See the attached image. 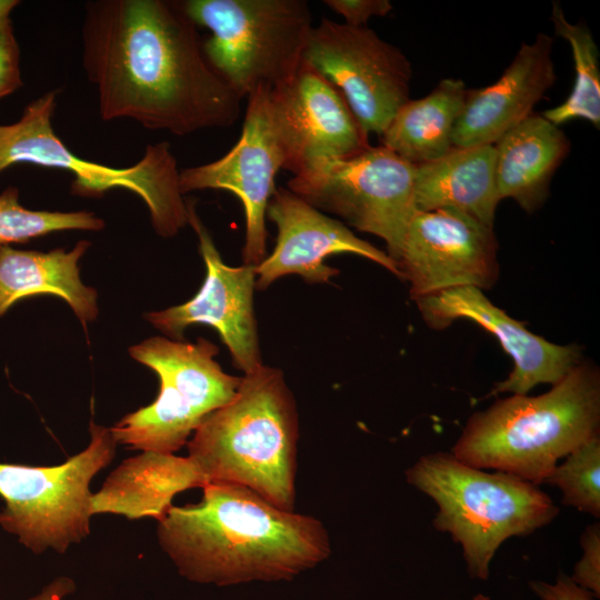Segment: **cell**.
I'll return each instance as SVG.
<instances>
[{"label": "cell", "mask_w": 600, "mask_h": 600, "mask_svg": "<svg viewBox=\"0 0 600 600\" xmlns=\"http://www.w3.org/2000/svg\"><path fill=\"white\" fill-rule=\"evenodd\" d=\"M81 34L102 120L177 136L238 120L242 99L209 64L179 1H88Z\"/></svg>", "instance_id": "1"}, {"label": "cell", "mask_w": 600, "mask_h": 600, "mask_svg": "<svg viewBox=\"0 0 600 600\" xmlns=\"http://www.w3.org/2000/svg\"><path fill=\"white\" fill-rule=\"evenodd\" d=\"M202 489L200 502L172 506L157 529L184 578L221 587L291 580L329 558V534L317 518L283 510L243 486Z\"/></svg>", "instance_id": "2"}, {"label": "cell", "mask_w": 600, "mask_h": 600, "mask_svg": "<svg viewBox=\"0 0 600 600\" xmlns=\"http://www.w3.org/2000/svg\"><path fill=\"white\" fill-rule=\"evenodd\" d=\"M299 440L296 400L280 369L243 374L233 398L209 413L188 442L204 481L247 487L293 511Z\"/></svg>", "instance_id": "3"}, {"label": "cell", "mask_w": 600, "mask_h": 600, "mask_svg": "<svg viewBox=\"0 0 600 600\" xmlns=\"http://www.w3.org/2000/svg\"><path fill=\"white\" fill-rule=\"evenodd\" d=\"M600 372L581 361L542 394H513L470 416L451 453L540 486L578 447L600 434Z\"/></svg>", "instance_id": "4"}, {"label": "cell", "mask_w": 600, "mask_h": 600, "mask_svg": "<svg viewBox=\"0 0 600 600\" xmlns=\"http://www.w3.org/2000/svg\"><path fill=\"white\" fill-rule=\"evenodd\" d=\"M406 478L437 503L433 527L461 546L471 578L488 579L490 562L507 539L531 534L559 513L538 484L471 467L451 452L422 456Z\"/></svg>", "instance_id": "5"}, {"label": "cell", "mask_w": 600, "mask_h": 600, "mask_svg": "<svg viewBox=\"0 0 600 600\" xmlns=\"http://www.w3.org/2000/svg\"><path fill=\"white\" fill-rule=\"evenodd\" d=\"M56 99L57 91H48L28 103L19 120L0 124V174L19 163L67 170L73 176V194L100 198L114 188L136 193L146 203L160 237L172 238L188 224L180 171L168 142L148 144L142 158L130 167L88 161L72 153L54 133L51 119Z\"/></svg>", "instance_id": "6"}, {"label": "cell", "mask_w": 600, "mask_h": 600, "mask_svg": "<svg viewBox=\"0 0 600 600\" xmlns=\"http://www.w3.org/2000/svg\"><path fill=\"white\" fill-rule=\"evenodd\" d=\"M179 4L197 27L210 30L203 53L241 99L287 80L303 61L313 27L304 0H184Z\"/></svg>", "instance_id": "7"}, {"label": "cell", "mask_w": 600, "mask_h": 600, "mask_svg": "<svg viewBox=\"0 0 600 600\" xmlns=\"http://www.w3.org/2000/svg\"><path fill=\"white\" fill-rule=\"evenodd\" d=\"M129 354L154 371L160 382L152 403L110 428L117 443L132 449L178 451L209 413L233 398L241 380L223 371L214 359L218 347L204 338L186 342L151 337L130 347Z\"/></svg>", "instance_id": "8"}, {"label": "cell", "mask_w": 600, "mask_h": 600, "mask_svg": "<svg viewBox=\"0 0 600 600\" xmlns=\"http://www.w3.org/2000/svg\"><path fill=\"white\" fill-rule=\"evenodd\" d=\"M90 443L50 467L0 463V526L34 553H63L90 532L92 478L110 464L117 441L110 428L91 421Z\"/></svg>", "instance_id": "9"}, {"label": "cell", "mask_w": 600, "mask_h": 600, "mask_svg": "<svg viewBox=\"0 0 600 600\" xmlns=\"http://www.w3.org/2000/svg\"><path fill=\"white\" fill-rule=\"evenodd\" d=\"M288 189L320 211L382 239L398 263L408 224L417 211L413 164L378 146L322 159L293 176Z\"/></svg>", "instance_id": "10"}, {"label": "cell", "mask_w": 600, "mask_h": 600, "mask_svg": "<svg viewBox=\"0 0 600 600\" xmlns=\"http://www.w3.org/2000/svg\"><path fill=\"white\" fill-rule=\"evenodd\" d=\"M303 60L340 91L368 134L380 137L410 99V61L367 26L322 18L310 31Z\"/></svg>", "instance_id": "11"}, {"label": "cell", "mask_w": 600, "mask_h": 600, "mask_svg": "<svg viewBox=\"0 0 600 600\" xmlns=\"http://www.w3.org/2000/svg\"><path fill=\"white\" fill-rule=\"evenodd\" d=\"M493 228L451 209L417 210L398 259L417 301L460 287L490 289L499 277Z\"/></svg>", "instance_id": "12"}, {"label": "cell", "mask_w": 600, "mask_h": 600, "mask_svg": "<svg viewBox=\"0 0 600 600\" xmlns=\"http://www.w3.org/2000/svg\"><path fill=\"white\" fill-rule=\"evenodd\" d=\"M188 224L197 233L206 264V278L199 291L187 302L144 314V319L167 338L181 340L193 324L214 328L228 348L233 366L243 374L262 363L258 326L253 309L254 266L231 267L223 262L216 244L189 201Z\"/></svg>", "instance_id": "13"}, {"label": "cell", "mask_w": 600, "mask_h": 600, "mask_svg": "<svg viewBox=\"0 0 600 600\" xmlns=\"http://www.w3.org/2000/svg\"><path fill=\"white\" fill-rule=\"evenodd\" d=\"M268 112L293 176L322 159L346 158L370 147L340 91L304 60L287 80L269 88Z\"/></svg>", "instance_id": "14"}, {"label": "cell", "mask_w": 600, "mask_h": 600, "mask_svg": "<svg viewBox=\"0 0 600 600\" xmlns=\"http://www.w3.org/2000/svg\"><path fill=\"white\" fill-rule=\"evenodd\" d=\"M269 88H258L247 98L242 131L221 158L180 171L184 194L196 190H226L242 203L246 220L243 264L258 266L267 257V208L276 191V177L284 159L268 112Z\"/></svg>", "instance_id": "15"}, {"label": "cell", "mask_w": 600, "mask_h": 600, "mask_svg": "<svg viewBox=\"0 0 600 600\" xmlns=\"http://www.w3.org/2000/svg\"><path fill=\"white\" fill-rule=\"evenodd\" d=\"M267 217L278 230L276 247L254 267L256 289L266 290L288 274L310 283H326L339 270L326 264L338 253L369 259L402 279L398 263L384 251L358 238L343 222L324 214L286 188H277Z\"/></svg>", "instance_id": "16"}, {"label": "cell", "mask_w": 600, "mask_h": 600, "mask_svg": "<svg viewBox=\"0 0 600 600\" xmlns=\"http://www.w3.org/2000/svg\"><path fill=\"white\" fill-rule=\"evenodd\" d=\"M416 302L430 328L444 329L457 319H469L499 340L514 367L507 379L494 384L490 396H522L540 383L554 386L581 362L578 346L556 344L530 332L478 288H453Z\"/></svg>", "instance_id": "17"}, {"label": "cell", "mask_w": 600, "mask_h": 600, "mask_svg": "<svg viewBox=\"0 0 600 600\" xmlns=\"http://www.w3.org/2000/svg\"><path fill=\"white\" fill-rule=\"evenodd\" d=\"M553 39L539 32L522 43L498 81L467 90L452 134L453 147L494 144L532 114L556 80Z\"/></svg>", "instance_id": "18"}, {"label": "cell", "mask_w": 600, "mask_h": 600, "mask_svg": "<svg viewBox=\"0 0 600 600\" xmlns=\"http://www.w3.org/2000/svg\"><path fill=\"white\" fill-rule=\"evenodd\" d=\"M416 209H451L493 228L499 199L494 146L453 147L444 156L413 166Z\"/></svg>", "instance_id": "19"}, {"label": "cell", "mask_w": 600, "mask_h": 600, "mask_svg": "<svg viewBox=\"0 0 600 600\" xmlns=\"http://www.w3.org/2000/svg\"><path fill=\"white\" fill-rule=\"evenodd\" d=\"M494 178L499 199H513L532 213L547 200L557 169L571 143L541 114H530L494 144Z\"/></svg>", "instance_id": "20"}, {"label": "cell", "mask_w": 600, "mask_h": 600, "mask_svg": "<svg viewBox=\"0 0 600 600\" xmlns=\"http://www.w3.org/2000/svg\"><path fill=\"white\" fill-rule=\"evenodd\" d=\"M203 487V479L188 457L143 451L124 460L92 493L91 513L160 521L177 493Z\"/></svg>", "instance_id": "21"}, {"label": "cell", "mask_w": 600, "mask_h": 600, "mask_svg": "<svg viewBox=\"0 0 600 600\" xmlns=\"http://www.w3.org/2000/svg\"><path fill=\"white\" fill-rule=\"evenodd\" d=\"M80 240L70 251L41 252L0 246V318L20 300L53 294L64 300L84 326L98 316V293L82 283L79 260L90 247Z\"/></svg>", "instance_id": "22"}, {"label": "cell", "mask_w": 600, "mask_h": 600, "mask_svg": "<svg viewBox=\"0 0 600 600\" xmlns=\"http://www.w3.org/2000/svg\"><path fill=\"white\" fill-rule=\"evenodd\" d=\"M466 84L444 78L426 97L403 103L379 137L380 146L419 164L444 156L467 93Z\"/></svg>", "instance_id": "23"}, {"label": "cell", "mask_w": 600, "mask_h": 600, "mask_svg": "<svg viewBox=\"0 0 600 600\" xmlns=\"http://www.w3.org/2000/svg\"><path fill=\"white\" fill-rule=\"evenodd\" d=\"M551 21L554 33L571 48L574 81L568 98L541 114L556 126L583 119L600 128V62L599 49L590 29L582 22L568 21L558 1H553Z\"/></svg>", "instance_id": "24"}, {"label": "cell", "mask_w": 600, "mask_h": 600, "mask_svg": "<svg viewBox=\"0 0 600 600\" xmlns=\"http://www.w3.org/2000/svg\"><path fill=\"white\" fill-rule=\"evenodd\" d=\"M103 228L104 221L91 211L30 210L20 204L16 187L0 193V246L27 242L56 231Z\"/></svg>", "instance_id": "25"}, {"label": "cell", "mask_w": 600, "mask_h": 600, "mask_svg": "<svg viewBox=\"0 0 600 600\" xmlns=\"http://www.w3.org/2000/svg\"><path fill=\"white\" fill-rule=\"evenodd\" d=\"M562 493V504L600 517V434L578 447L544 480Z\"/></svg>", "instance_id": "26"}, {"label": "cell", "mask_w": 600, "mask_h": 600, "mask_svg": "<svg viewBox=\"0 0 600 600\" xmlns=\"http://www.w3.org/2000/svg\"><path fill=\"white\" fill-rule=\"evenodd\" d=\"M582 557L573 569L571 579L581 588L600 597V524L594 522L580 537Z\"/></svg>", "instance_id": "27"}, {"label": "cell", "mask_w": 600, "mask_h": 600, "mask_svg": "<svg viewBox=\"0 0 600 600\" xmlns=\"http://www.w3.org/2000/svg\"><path fill=\"white\" fill-rule=\"evenodd\" d=\"M22 86L20 47L9 17L0 20V99Z\"/></svg>", "instance_id": "28"}, {"label": "cell", "mask_w": 600, "mask_h": 600, "mask_svg": "<svg viewBox=\"0 0 600 600\" xmlns=\"http://www.w3.org/2000/svg\"><path fill=\"white\" fill-rule=\"evenodd\" d=\"M323 3L352 27H366L372 17H384L392 10L388 0H324Z\"/></svg>", "instance_id": "29"}, {"label": "cell", "mask_w": 600, "mask_h": 600, "mask_svg": "<svg viewBox=\"0 0 600 600\" xmlns=\"http://www.w3.org/2000/svg\"><path fill=\"white\" fill-rule=\"evenodd\" d=\"M530 587L541 600H592L594 596L578 586L571 577L560 572L554 584L541 581L530 582Z\"/></svg>", "instance_id": "30"}, {"label": "cell", "mask_w": 600, "mask_h": 600, "mask_svg": "<svg viewBox=\"0 0 600 600\" xmlns=\"http://www.w3.org/2000/svg\"><path fill=\"white\" fill-rule=\"evenodd\" d=\"M74 582L68 577L54 579L42 591L29 600H62L74 590Z\"/></svg>", "instance_id": "31"}, {"label": "cell", "mask_w": 600, "mask_h": 600, "mask_svg": "<svg viewBox=\"0 0 600 600\" xmlns=\"http://www.w3.org/2000/svg\"><path fill=\"white\" fill-rule=\"evenodd\" d=\"M19 3L20 1L18 0H0V20L9 18L10 13Z\"/></svg>", "instance_id": "32"}, {"label": "cell", "mask_w": 600, "mask_h": 600, "mask_svg": "<svg viewBox=\"0 0 600 600\" xmlns=\"http://www.w3.org/2000/svg\"><path fill=\"white\" fill-rule=\"evenodd\" d=\"M471 600H489V598L484 594L479 593L474 596Z\"/></svg>", "instance_id": "33"}]
</instances>
